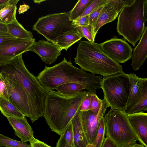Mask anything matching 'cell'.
Listing matches in <instances>:
<instances>
[{
	"mask_svg": "<svg viewBox=\"0 0 147 147\" xmlns=\"http://www.w3.org/2000/svg\"><path fill=\"white\" fill-rule=\"evenodd\" d=\"M0 72L2 76L18 84L26 92L32 112V122L42 117L46 98L49 91L42 86L37 77L27 69L22 55L0 65Z\"/></svg>",
	"mask_w": 147,
	"mask_h": 147,
	"instance_id": "obj_1",
	"label": "cell"
},
{
	"mask_svg": "<svg viewBox=\"0 0 147 147\" xmlns=\"http://www.w3.org/2000/svg\"><path fill=\"white\" fill-rule=\"evenodd\" d=\"M37 78L42 86L48 91L67 83H76L83 86L87 91L96 94L101 88L102 76L89 73L74 66L71 61L64 57L60 63L51 67L45 66Z\"/></svg>",
	"mask_w": 147,
	"mask_h": 147,
	"instance_id": "obj_2",
	"label": "cell"
},
{
	"mask_svg": "<svg viewBox=\"0 0 147 147\" xmlns=\"http://www.w3.org/2000/svg\"><path fill=\"white\" fill-rule=\"evenodd\" d=\"M89 92L81 91L66 97L53 90L49 91L45 100L43 116L52 131L60 136L80 111V105Z\"/></svg>",
	"mask_w": 147,
	"mask_h": 147,
	"instance_id": "obj_3",
	"label": "cell"
},
{
	"mask_svg": "<svg viewBox=\"0 0 147 147\" xmlns=\"http://www.w3.org/2000/svg\"><path fill=\"white\" fill-rule=\"evenodd\" d=\"M74 62L83 70L103 77L123 71L119 63L111 59L101 50L99 44L88 41H81L77 48Z\"/></svg>",
	"mask_w": 147,
	"mask_h": 147,
	"instance_id": "obj_4",
	"label": "cell"
},
{
	"mask_svg": "<svg viewBox=\"0 0 147 147\" xmlns=\"http://www.w3.org/2000/svg\"><path fill=\"white\" fill-rule=\"evenodd\" d=\"M144 1L135 0L132 4L123 8L118 17V33L134 47L140 40L145 27L144 21Z\"/></svg>",
	"mask_w": 147,
	"mask_h": 147,
	"instance_id": "obj_5",
	"label": "cell"
},
{
	"mask_svg": "<svg viewBox=\"0 0 147 147\" xmlns=\"http://www.w3.org/2000/svg\"><path fill=\"white\" fill-rule=\"evenodd\" d=\"M103 117L106 137L118 147L133 145L139 141L125 111L111 109Z\"/></svg>",
	"mask_w": 147,
	"mask_h": 147,
	"instance_id": "obj_6",
	"label": "cell"
},
{
	"mask_svg": "<svg viewBox=\"0 0 147 147\" xmlns=\"http://www.w3.org/2000/svg\"><path fill=\"white\" fill-rule=\"evenodd\" d=\"M100 85L104 98L111 109L125 111L129 93L128 74L123 71L117 74L103 77Z\"/></svg>",
	"mask_w": 147,
	"mask_h": 147,
	"instance_id": "obj_7",
	"label": "cell"
},
{
	"mask_svg": "<svg viewBox=\"0 0 147 147\" xmlns=\"http://www.w3.org/2000/svg\"><path fill=\"white\" fill-rule=\"evenodd\" d=\"M69 12L48 14L38 18L32 30L49 42L67 32L75 30L69 20Z\"/></svg>",
	"mask_w": 147,
	"mask_h": 147,
	"instance_id": "obj_8",
	"label": "cell"
},
{
	"mask_svg": "<svg viewBox=\"0 0 147 147\" xmlns=\"http://www.w3.org/2000/svg\"><path fill=\"white\" fill-rule=\"evenodd\" d=\"M100 109L97 115L91 110L79 111V115L81 123L89 143L92 144L96 138L101 117L105 115L109 106L105 99H101Z\"/></svg>",
	"mask_w": 147,
	"mask_h": 147,
	"instance_id": "obj_9",
	"label": "cell"
},
{
	"mask_svg": "<svg viewBox=\"0 0 147 147\" xmlns=\"http://www.w3.org/2000/svg\"><path fill=\"white\" fill-rule=\"evenodd\" d=\"M2 76L8 90L9 100L17 107L25 116L28 117L32 122V112L26 92L18 84Z\"/></svg>",
	"mask_w": 147,
	"mask_h": 147,
	"instance_id": "obj_10",
	"label": "cell"
},
{
	"mask_svg": "<svg viewBox=\"0 0 147 147\" xmlns=\"http://www.w3.org/2000/svg\"><path fill=\"white\" fill-rule=\"evenodd\" d=\"M102 51L118 63H125L131 58L132 49L126 42L117 36L99 44Z\"/></svg>",
	"mask_w": 147,
	"mask_h": 147,
	"instance_id": "obj_11",
	"label": "cell"
},
{
	"mask_svg": "<svg viewBox=\"0 0 147 147\" xmlns=\"http://www.w3.org/2000/svg\"><path fill=\"white\" fill-rule=\"evenodd\" d=\"M35 39L13 38L0 44V65L27 52L35 42Z\"/></svg>",
	"mask_w": 147,
	"mask_h": 147,
	"instance_id": "obj_12",
	"label": "cell"
},
{
	"mask_svg": "<svg viewBox=\"0 0 147 147\" xmlns=\"http://www.w3.org/2000/svg\"><path fill=\"white\" fill-rule=\"evenodd\" d=\"M135 0H106L94 28L96 36L99 29L106 24L114 21L125 6L131 5Z\"/></svg>",
	"mask_w": 147,
	"mask_h": 147,
	"instance_id": "obj_13",
	"label": "cell"
},
{
	"mask_svg": "<svg viewBox=\"0 0 147 147\" xmlns=\"http://www.w3.org/2000/svg\"><path fill=\"white\" fill-rule=\"evenodd\" d=\"M62 49L55 43L41 40L35 41L28 49L37 54L43 62L51 64L61 55Z\"/></svg>",
	"mask_w": 147,
	"mask_h": 147,
	"instance_id": "obj_14",
	"label": "cell"
},
{
	"mask_svg": "<svg viewBox=\"0 0 147 147\" xmlns=\"http://www.w3.org/2000/svg\"><path fill=\"white\" fill-rule=\"evenodd\" d=\"M129 123L139 139L138 141L147 147V113L143 111L127 114Z\"/></svg>",
	"mask_w": 147,
	"mask_h": 147,
	"instance_id": "obj_15",
	"label": "cell"
},
{
	"mask_svg": "<svg viewBox=\"0 0 147 147\" xmlns=\"http://www.w3.org/2000/svg\"><path fill=\"white\" fill-rule=\"evenodd\" d=\"M7 119L15 131V135L19 137L22 142H30L34 138L33 130L25 116L22 118L8 117Z\"/></svg>",
	"mask_w": 147,
	"mask_h": 147,
	"instance_id": "obj_16",
	"label": "cell"
},
{
	"mask_svg": "<svg viewBox=\"0 0 147 147\" xmlns=\"http://www.w3.org/2000/svg\"><path fill=\"white\" fill-rule=\"evenodd\" d=\"M147 57V26L145 27L140 41L132 54L131 65L134 71L143 65Z\"/></svg>",
	"mask_w": 147,
	"mask_h": 147,
	"instance_id": "obj_17",
	"label": "cell"
},
{
	"mask_svg": "<svg viewBox=\"0 0 147 147\" xmlns=\"http://www.w3.org/2000/svg\"><path fill=\"white\" fill-rule=\"evenodd\" d=\"M147 110V78H143L141 90L138 95L125 112L127 114H131Z\"/></svg>",
	"mask_w": 147,
	"mask_h": 147,
	"instance_id": "obj_18",
	"label": "cell"
},
{
	"mask_svg": "<svg viewBox=\"0 0 147 147\" xmlns=\"http://www.w3.org/2000/svg\"><path fill=\"white\" fill-rule=\"evenodd\" d=\"M72 123L74 147H85L89 144L82 128L79 112L71 121Z\"/></svg>",
	"mask_w": 147,
	"mask_h": 147,
	"instance_id": "obj_19",
	"label": "cell"
},
{
	"mask_svg": "<svg viewBox=\"0 0 147 147\" xmlns=\"http://www.w3.org/2000/svg\"><path fill=\"white\" fill-rule=\"evenodd\" d=\"M128 75L129 80V89L127 108L140 93L142 88L143 80V78L139 77L134 73H130Z\"/></svg>",
	"mask_w": 147,
	"mask_h": 147,
	"instance_id": "obj_20",
	"label": "cell"
},
{
	"mask_svg": "<svg viewBox=\"0 0 147 147\" xmlns=\"http://www.w3.org/2000/svg\"><path fill=\"white\" fill-rule=\"evenodd\" d=\"M82 37L75 30L65 33L52 42L55 43L63 50L67 51L72 45L80 40Z\"/></svg>",
	"mask_w": 147,
	"mask_h": 147,
	"instance_id": "obj_21",
	"label": "cell"
},
{
	"mask_svg": "<svg viewBox=\"0 0 147 147\" xmlns=\"http://www.w3.org/2000/svg\"><path fill=\"white\" fill-rule=\"evenodd\" d=\"M6 25L9 33L15 38L27 39L33 38L32 32L25 29L16 18Z\"/></svg>",
	"mask_w": 147,
	"mask_h": 147,
	"instance_id": "obj_22",
	"label": "cell"
},
{
	"mask_svg": "<svg viewBox=\"0 0 147 147\" xmlns=\"http://www.w3.org/2000/svg\"><path fill=\"white\" fill-rule=\"evenodd\" d=\"M0 111L7 118H22L25 116L15 105L1 97H0Z\"/></svg>",
	"mask_w": 147,
	"mask_h": 147,
	"instance_id": "obj_23",
	"label": "cell"
},
{
	"mask_svg": "<svg viewBox=\"0 0 147 147\" xmlns=\"http://www.w3.org/2000/svg\"><path fill=\"white\" fill-rule=\"evenodd\" d=\"M85 88L82 85L76 83H67L57 87L55 90L60 95L69 97L75 95Z\"/></svg>",
	"mask_w": 147,
	"mask_h": 147,
	"instance_id": "obj_24",
	"label": "cell"
},
{
	"mask_svg": "<svg viewBox=\"0 0 147 147\" xmlns=\"http://www.w3.org/2000/svg\"><path fill=\"white\" fill-rule=\"evenodd\" d=\"M56 147H74L73 128L71 121L60 136Z\"/></svg>",
	"mask_w": 147,
	"mask_h": 147,
	"instance_id": "obj_25",
	"label": "cell"
},
{
	"mask_svg": "<svg viewBox=\"0 0 147 147\" xmlns=\"http://www.w3.org/2000/svg\"><path fill=\"white\" fill-rule=\"evenodd\" d=\"M16 5H10L0 10V23L7 24L16 18Z\"/></svg>",
	"mask_w": 147,
	"mask_h": 147,
	"instance_id": "obj_26",
	"label": "cell"
},
{
	"mask_svg": "<svg viewBox=\"0 0 147 147\" xmlns=\"http://www.w3.org/2000/svg\"><path fill=\"white\" fill-rule=\"evenodd\" d=\"M93 0H79L69 11V20L71 22L79 18L86 7Z\"/></svg>",
	"mask_w": 147,
	"mask_h": 147,
	"instance_id": "obj_27",
	"label": "cell"
},
{
	"mask_svg": "<svg viewBox=\"0 0 147 147\" xmlns=\"http://www.w3.org/2000/svg\"><path fill=\"white\" fill-rule=\"evenodd\" d=\"M73 28L82 38H86L90 42H94L95 36L94 27L92 25L89 24L86 26H76Z\"/></svg>",
	"mask_w": 147,
	"mask_h": 147,
	"instance_id": "obj_28",
	"label": "cell"
},
{
	"mask_svg": "<svg viewBox=\"0 0 147 147\" xmlns=\"http://www.w3.org/2000/svg\"><path fill=\"white\" fill-rule=\"evenodd\" d=\"M32 147L26 142L13 140L0 134V147Z\"/></svg>",
	"mask_w": 147,
	"mask_h": 147,
	"instance_id": "obj_29",
	"label": "cell"
},
{
	"mask_svg": "<svg viewBox=\"0 0 147 147\" xmlns=\"http://www.w3.org/2000/svg\"><path fill=\"white\" fill-rule=\"evenodd\" d=\"M105 127L103 116L100 120L96 138L92 144L94 147H101L105 139Z\"/></svg>",
	"mask_w": 147,
	"mask_h": 147,
	"instance_id": "obj_30",
	"label": "cell"
},
{
	"mask_svg": "<svg viewBox=\"0 0 147 147\" xmlns=\"http://www.w3.org/2000/svg\"><path fill=\"white\" fill-rule=\"evenodd\" d=\"M106 0H100L92 12L89 15V24L94 28Z\"/></svg>",
	"mask_w": 147,
	"mask_h": 147,
	"instance_id": "obj_31",
	"label": "cell"
},
{
	"mask_svg": "<svg viewBox=\"0 0 147 147\" xmlns=\"http://www.w3.org/2000/svg\"><path fill=\"white\" fill-rule=\"evenodd\" d=\"M101 99L96 94H92L91 97V110L96 115H97L100 108Z\"/></svg>",
	"mask_w": 147,
	"mask_h": 147,
	"instance_id": "obj_32",
	"label": "cell"
},
{
	"mask_svg": "<svg viewBox=\"0 0 147 147\" xmlns=\"http://www.w3.org/2000/svg\"><path fill=\"white\" fill-rule=\"evenodd\" d=\"M92 94L89 92L80 105V111H86L91 109V97Z\"/></svg>",
	"mask_w": 147,
	"mask_h": 147,
	"instance_id": "obj_33",
	"label": "cell"
},
{
	"mask_svg": "<svg viewBox=\"0 0 147 147\" xmlns=\"http://www.w3.org/2000/svg\"><path fill=\"white\" fill-rule=\"evenodd\" d=\"M89 15L77 19L71 22L72 27L76 26H86L89 24Z\"/></svg>",
	"mask_w": 147,
	"mask_h": 147,
	"instance_id": "obj_34",
	"label": "cell"
},
{
	"mask_svg": "<svg viewBox=\"0 0 147 147\" xmlns=\"http://www.w3.org/2000/svg\"><path fill=\"white\" fill-rule=\"evenodd\" d=\"M0 97L9 100L8 90L1 74L0 76Z\"/></svg>",
	"mask_w": 147,
	"mask_h": 147,
	"instance_id": "obj_35",
	"label": "cell"
},
{
	"mask_svg": "<svg viewBox=\"0 0 147 147\" xmlns=\"http://www.w3.org/2000/svg\"><path fill=\"white\" fill-rule=\"evenodd\" d=\"M100 1V0H93L86 7L82 15L79 18L89 15Z\"/></svg>",
	"mask_w": 147,
	"mask_h": 147,
	"instance_id": "obj_36",
	"label": "cell"
},
{
	"mask_svg": "<svg viewBox=\"0 0 147 147\" xmlns=\"http://www.w3.org/2000/svg\"><path fill=\"white\" fill-rule=\"evenodd\" d=\"M29 142L30 145L32 147H53L35 138Z\"/></svg>",
	"mask_w": 147,
	"mask_h": 147,
	"instance_id": "obj_37",
	"label": "cell"
},
{
	"mask_svg": "<svg viewBox=\"0 0 147 147\" xmlns=\"http://www.w3.org/2000/svg\"><path fill=\"white\" fill-rule=\"evenodd\" d=\"M19 0H0V10L10 5H16Z\"/></svg>",
	"mask_w": 147,
	"mask_h": 147,
	"instance_id": "obj_38",
	"label": "cell"
},
{
	"mask_svg": "<svg viewBox=\"0 0 147 147\" xmlns=\"http://www.w3.org/2000/svg\"><path fill=\"white\" fill-rule=\"evenodd\" d=\"M101 147H118L111 140L108 138H105Z\"/></svg>",
	"mask_w": 147,
	"mask_h": 147,
	"instance_id": "obj_39",
	"label": "cell"
},
{
	"mask_svg": "<svg viewBox=\"0 0 147 147\" xmlns=\"http://www.w3.org/2000/svg\"><path fill=\"white\" fill-rule=\"evenodd\" d=\"M15 38L9 33H0V44L6 40Z\"/></svg>",
	"mask_w": 147,
	"mask_h": 147,
	"instance_id": "obj_40",
	"label": "cell"
},
{
	"mask_svg": "<svg viewBox=\"0 0 147 147\" xmlns=\"http://www.w3.org/2000/svg\"><path fill=\"white\" fill-rule=\"evenodd\" d=\"M29 8V6L27 5H20L18 10V12L19 14L23 13L24 12L27 11Z\"/></svg>",
	"mask_w": 147,
	"mask_h": 147,
	"instance_id": "obj_41",
	"label": "cell"
},
{
	"mask_svg": "<svg viewBox=\"0 0 147 147\" xmlns=\"http://www.w3.org/2000/svg\"><path fill=\"white\" fill-rule=\"evenodd\" d=\"M144 21L145 23L147 21V0H145L144 4Z\"/></svg>",
	"mask_w": 147,
	"mask_h": 147,
	"instance_id": "obj_42",
	"label": "cell"
},
{
	"mask_svg": "<svg viewBox=\"0 0 147 147\" xmlns=\"http://www.w3.org/2000/svg\"><path fill=\"white\" fill-rule=\"evenodd\" d=\"M0 33H9L6 24L0 23Z\"/></svg>",
	"mask_w": 147,
	"mask_h": 147,
	"instance_id": "obj_43",
	"label": "cell"
},
{
	"mask_svg": "<svg viewBox=\"0 0 147 147\" xmlns=\"http://www.w3.org/2000/svg\"><path fill=\"white\" fill-rule=\"evenodd\" d=\"M124 147H145L143 145L140 144L135 143L134 144L132 145Z\"/></svg>",
	"mask_w": 147,
	"mask_h": 147,
	"instance_id": "obj_44",
	"label": "cell"
},
{
	"mask_svg": "<svg viewBox=\"0 0 147 147\" xmlns=\"http://www.w3.org/2000/svg\"><path fill=\"white\" fill-rule=\"evenodd\" d=\"M45 1V0H38V1L34 0V2L35 3H38V4H39L40 3H41L43 1Z\"/></svg>",
	"mask_w": 147,
	"mask_h": 147,
	"instance_id": "obj_45",
	"label": "cell"
},
{
	"mask_svg": "<svg viewBox=\"0 0 147 147\" xmlns=\"http://www.w3.org/2000/svg\"><path fill=\"white\" fill-rule=\"evenodd\" d=\"M85 147H94V146L92 144L89 143Z\"/></svg>",
	"mask_w": 147,
	"mask_h": 147,
	"instance_id": "obj_46",
	"label": "cell"
},
{
	"mask_svg": "<svg viewBox=\"0 0 147 147\" xmlns=\"http://www.w3.org/2000/svg\"><path fill=\"white\" fill-rule=\"evenodd\" d=\"M1 72H0V76H1Z\"/></svg>",
	"mask_w": 147,
	"mask_h": 147,
	"instance_id": "obj_47",
	"label": "cell"
}]
</instances>
